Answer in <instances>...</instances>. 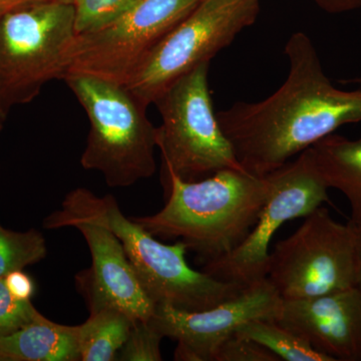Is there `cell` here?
<instances>
[{"mask_svg": "<svg viewBox=\"0 0 361 361\" xmlns=\"http://www.w3.org/2000/svg\"><path fill=\"white\" fill-rule=\"evenodd\" d=\"M284 54L288 75L272 96L217 113L240 165L258 177L283 167L341 126L361 122V89L332 85L307 35L293 33Z\"/></svg>", "mask_w": 361, "mask_h": 361, "instance_id": "obj_1", "label": "cell"}, {"mask_svg": "<svg viewBox=\"0 0 361 361\" xmlns=\"http://www.w3.org/2000/svg\"><path fill=\"white\" fill-rule=\"evenodd\" d=\"M164 187L165 207L134 219L158 239L184 242L203 266L244 241L269 197L272 180L269 175L227 169L195 182L170 176Z\"/></svg>", "mask_w": 361, "mask_h": 361, "instance_id": "obj_2", "label": "cell"}, {"mask_svg": "<svg viewBox=\"0 0 361 361\" xmlns=\"http://www.w3.org/2000/svg\"><path fill=\"white\" fill-rule=\"evenodd\" d=\"M78 220L104 226L116 235L142 287L156 304L167 303L187 311L205 310L244 288L190 267L184 242L161 243L134 218L126 217L113 195L97 196L85 188L73 190L61 208L45 218L44 226L58 230Z\"/></svg>", "mask_w": 361, "mask_h": 361, "instance_id": "obj_3", "label": "cell"}, {"mask_svg": "<svg viewBox=\"0 0 361 361\" xmlns=\"http://www.w3.org/2000/svg\"><path fill=\"white\" fill-rule=\"evenodd\" d=\"M90 121L80 164L111 188L133 186L156 173L157 130L147 108L125 85L70 75L63 78Z\"/></svg>", "mask_w": 361, "mask_h": 361, "instance_id": "obj_4", "label": "cell"}, {"mask_svg": "<svg viewBox=\"0 0 361 361\" xmlns=\"http://www.w3.org/2000/svg\"><path fill=\"white\" fill-rule=\"evenodd\" d=\"M75 7L44 0L0 16V106L30 103L52 80H63L73 40Z\"/></svg>", "mask_w": 361, "mask_h": 361, "instance_id": "obj_5", "label": "cell"}, {"mask_svg": "<svg viewBox=\"0 0 361 361\" xmlns=\"http://www.w3.org/2000/svg\"><path fill=\"white\" fill-rule=\"evenodd\" d=\"M209 65L178 78L154 103L163 121L157 130L163 183L170 176L195 182L227 169L244 170L214 111Z\"/></svg>", "mask_w": 361, "mask_h": 361, "instance_id": "obj_6", "label": "cell"}, {"mask_svg": "<svg viewBox=\"0 0 361 361\" xmlns=\"http://www.w3.org/2000/svg\"><path fill=\"white\" fill-rule=\"evenodd\" d=\"M267 279L284 300L308 298L357 286V233L320 206L270 253Z\"/></svg>", "mask_w": 361, "mask_h": 361, "instance_id": "obj_7", "label": "cell"}, {"mask_svg": "<svg viewBox=\"0 0 361 361\" xmlns=\"http://www.w3.org/2000/svg\"><path fill=\"white\" fill-rule=\"evenodd\" d=\"M259 11V0H200L151 49L125 87L145 106L155 103L175 80L231 44Z\"/></svg>", "mask_w": 361, "mask_h": 361, "instance_id": "obj_8", "label": "cell"}, {"mask_svg": "<svg viewBox=\"0 0 361 361\" xmlns=\"http://www.w3.org/2000/svg\"><path fill=\"white\" fill-rule=\"evenodd\" d=\"M199 1L139 0L108 25L77 35L68 51L63 78L82 75L127 85L151 49Z\"/></svg>", "mask_w": 361, "mask_h": 361, "instance_id": "obj_9", "label": "cell"}, {"mask_svg": "<svg viewBox=\"0 0 361 361\" xmlns=\"http://www.w3.org/2000/svg\"><path fill=\"white\" fill-rule=\"evenodd\" d=\"M272 190L257 222L244 241L201 271L215 279L246 287L267 278L271 240L284 223L306 217L329 202V188L318 174L308 149L269 174Z\"/></svg>", "mask_w": 361, "mask_h": 361, "instance_id": "obj_10", "label": "cell"}, {"mask_svg": "<svg viewBox=\"0 0 361 361\" xmlns=\"http://www.w3.org/2000/svg\"><path fill=\"white\" fill-rule=\"evenodd\" d=\"M281 304V297L265 278L209 310L187 311L157 304L149 322L161 336L177 341L175 360L214 361L222 344L242 325L276 319Z\"/></svg>", "mask_w": 361, "mask_h": 361, "instance_id": "obj_11", "label": "cell"}, {"mask_svg": "<svg viewBox=\"0 0 361 361\" xmlns=\"http://www.w3.org/2000/svg\"><path fill=\"white\" fill-rule=\"evenodd\" d=\"M68 227L82 233L92 255V266L75 276L90 313L111 308L134 322H149L157 304L142 287L116 235L87 220L73 221Z\"/></svg>", "mask_w": 361, "mask_h": 361, "instance_id": "obj_12", "label": "cell"}, {"mask_svg": "<svg viewBox=\"0 0 361 361\" xmlns=\"http://www.w3.org/2000/svg\"><path fill=\"white\" fill-rule=\"evenodd\" d=\"M275 322L332 361H361V291L357 286L308 298L282 299Z\"/></svg>", "mask_w": 361, "mask_h": 361, "instance_id": "obj_13", "label": "cell"}, {"mask_svg": "<svg viewBox=\"0 0 361 361\" xmlns=\"http://www.w3.org/2000/svg\"><path fill=\"white\" fill-rule=\"evenodd\" d=\"M0 360L80 361V324H59L40 314L0 338Z\"/></svg>", "mask_w": 361, "mask_h": 361, "instance_id": "obj_14", "label": "cell"}, {"mask_svg": "<svg viewBox=\"0 0 361 361\" xmlns=\"http://www.w3.org/2000/svg\"><path fill=\"white\" fill-rule=\"evenodd\" d=\"M307 149L327 188L338 190L348 199L349 223L361 228V137L349 140L334 133Z\"/></svg>", "mask_w": 361, "mask_h": 361, "instance_id": "obj_15", "label": "cell"}, {"mask_svg": "<svg viewBox=\"0 0 361 361\" xmlns=\"http://www.w3.org/2000/svg\"><path fill=\"white\" fill-rule=\"evenodd\" d=\"M134 322L111 308L90 313L87 322L80 324V361L116 360Z\"/></svg>", "mask_w": 361, "mask_h": 361, "instance_id": "obj_16", "label": "cell"}, {"mask_svg": "<svg viewBox=\"0 0 361 361\" xmlns=\"http://www.w3.org/2000/svg\"><path fill=\"white\" fill-rule=\"evenodd\" d=\"M237 336L267 348L283 361H332L316 350L302 337L275 320L256 319L242 325Z\"/></svg>", "mask_w": 361, "mask_h": 361, "instance_id": "obj_17", "label": "cell"}, {"mask_svg": "<svg viewBox=\"0 0 361 361\" xmlns=\"http://www.w3.org/2000/svg\"><path fill=\"white\" fill-rule=\"evenodd\" d=\"M47 255L44 235L35 229L16 232L0 224V278L37 264Z\"/></svg>", "mask_w": 361, "mask_h": 361, "instance_id": "obj_18", "label": "cell"}, {"mask_svg": "<svg viewBox=\"0 0 361 361\" xmlns=\"http://www.w3.org/2000/svg\"><path fill=\"white\" fill-rule=\"evenodd\" d=\"M139 0H73L77 35L108 25L127 13Z\"/></svg>", "mask_w": 361, "mask_h": 361, "instance_id": "obj_19", "label": "cell"}, {"mask_svg": "<svg viewBox=\"0 0 361 361\" xmlns=\"http://www.w3.org/2000/svg\"><path fill=\"white\" fill-rule=\"evenodd\" d=\"M165 338L151 322H135L127 341L116 360L161 361V343Z\"/></svg>", "mask_w": 361, "mask_h": 361, "instance_id": "obj_20", "label": "cell"}, {"mask_svg": "<svg viewBox=\"0 0 361 361\" xmlns=\"http://www.w3.org/2000/svg\"><path fill=\"white\" fill-rule=\"evenodd\" d=\"M40 314L32 301L14 298L0 278V338L23 329Z\"/></svg>", "mask_w": 361, "mask_h": 361, "instance_id": "obj_21", "label": "cell"}, {"mask_svg": "<svg viewBox=\"0 0 361 361\" xmlns=\"http://www.w3.org/2000/svg\"><path fill=\"white\" fill-rule=\"evenodd\" d=\"M214 361H281L260 344L234 334L222 344Z\"/></svg>", "mask_w": 361, "mask_h": 361, "instance_id": "obj_22", "label": "cell"}, {"mask_svg": "<svg viewBox=\"0 0 361 361\" xmlns=\"http://www.w3.org/2000/svg\"><path fill=\"white\" fill-rule=\"evenodd\" d=\"M7 289L14 298L21 301L32 300L35 291L32 278L23 270H14L4 278Z\"/></svg>", "mask_w": 361, "mask_h": 361, "instance_id": "obj_23", "label": "cell"}, {"mask_svg": "<svg viewBox=\"0 0 361 361\" xmlns=\"http://www.w3.org/2000/svg\"><path fill=\"white\" fill-rule=\"evenodd\" d=\"M320 8L329 13H348L360 8L361 0H313Z\"/></svg>", "mask_w": 361, "mask_h": 361, "instance_id": "obj_24", "label": "cell"}, {"mask_svg": "<svg viewBox=\"0 0 361 361\" xmlns=\"http://www.w3.org/2000/svg\"><path fill=\"white\" fill-rule=\"evenodd\" d=\"M39 1H44V0H0V16L11 13L14 9Z\"/></svg>", "mask_w": 361, "mask_h": 361, "instance_id": "obj_25", "label": "cell"}, {"mask_svg": "<svg viewBox=\"0 0 361 361\" xmlns=\"http://www.w3.org/2000/svg\"><path fill=\"white\" fill-rule=\"evenodd\" d=\"M356 233H357V245H358V255H360V279H358L357 287L361 291V228L356 227Z\"/></svg>", "mask_w": 361, "mask_h": 361, "instance_id": "obj_26", "label": "cell"}, {"mask_svg": "<svg viewBox=\"0 0 361 361\" xmlns=\"http://www.w3.org/2000/svg\"><path fill=\"white\" fill-rule=\"evenodd\" d=\"M341 84H343V85H358V87H360V89H361V77L355 78H351V80H341Z\"/></svg>", "mask_w": 361, "mask_h": 361, "instance_id": "obj_27", "label": "cell"}, {"mask_svg": "<svg viewBox=\"0 0 361 361\" xmlns=\"http://www.w3.org/2000/svg\"><path fill=\"white\" fill-rule=\"evenodd\" d=\"M7 113L4 109L0 106V122H4L6 121Z\"/></svg>", "mask_w": 361, "mask_h": 361, "instance_id": "obj_28", "label": "cell"}, {"mask_svg": "<svg viewBox=\"0 0 361 361\" xmlns=\"http://www.w3.org/2000/svg\"><path fill=\"white\" fill-rule=\"evenodd\" d=\"M4 122H0V134H1L2 128H4Z\"/></svg>", "mask_w": 361, "mask_h": 361, "instance_id": "obj_29", "label": "cell"}, {"mask_svg": "<svg viewBox=\"0 0 361 361\" xmlns=\"http://www.w3.org/2000/svg\"><path fill=\"white\" fill-rule=\"evenodd\" d=\"M66 1L71 2V4H73V0H66Z\"/></svg>", "mask_w": 361, "mask_h": 361, "instance_id": "obj_30", "label": "cell"}]
</instances>
